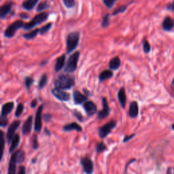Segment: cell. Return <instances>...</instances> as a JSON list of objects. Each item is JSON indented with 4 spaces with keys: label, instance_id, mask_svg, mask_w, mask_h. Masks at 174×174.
<instances>
[{
    "label": "cell",
    "instance_id": "obj_39",
    "mask_svg": "<svg viewBox=\"0 0 174 174\" xmlns=\"http://www.w3.org/2000/svg\"><path fill=\"white\" fill-rule=\"evenodd\" d=\"M103 2L108 8H111L114 5V3L116 2V0H104Z\"/></svg>",
    "mask_w": 174,
    "mask_h": 174
},
{
    "label": "cell",
    "instance_id": "obj_21",
    "mask_svg": "<svg viewBox=\"0 0 174 174\" xmlns=\"http://www.w3.org/2000/svg\"><path fill=\"white\" fill-rule=\"evenodd\" d=\"M63 130L65 131H70L72 130H75L78 132H81L82 128L76 122H72V123L65 125L63 127Z\"/></svg>",
    "mask_w": 174,
    "mask_h": 174
},
{
    "label": "cell",
    "instance_id": "obj_18",
    "mask_svg": "<svg viewBox=\"0 0 174 174\" xmlns=\"http://www.w3.org/2000/svg\"><path fill=\"white\" fill-rule=\"evenodd\" d=\"M14 103L13 102H8L6 104L3 105L2 107V113L1 116L6 117L8 114L12 112V110L14 108Z\"/></svg>",
    "mask_w": 174,
    "mask_h": 174
},
{
    "label": "cell",
    "instance_id": "obj_36",
    "mask_svg": "<svg viewBox=\"0 0 174 174\" xmlns=\"http://www.w3.org/2000/svg\"><path fill=\"white\" fill-rule=\"evenodd\" d=\"M143 49L145 53H149L150 52L151 47L150 45L147 40H144L143 42Z\"/></svg>",
    "mask_w": 174,
    "mask_h": 174
},
{
    "label": "cell",
    "instance_id": "obj_31",
    "mask_svg": "<svg viewBox=\"0 0 174 174\" xmlns=\"http://www.w3.org/2000/svg\"><path fill=\"white\" fill-rule=\"evenodd\" d=\"M8 174H16V163L15 162H14L12 161H10Z\"/></svg>",
    "mask_w": 174,
    "mask_h": 174
},
{
    "label": "cell",
    "instance_id": "obj_26",
    "mask_svg": "<svg viewBox=\"0 0 174 174\" xmlns=\"http://www.w3.org/2000/svg\"><path fill=\"white\" fill-rule=\"evenodd\" d=\"M20 142V137L19 135H16L14 137L12 142H11V145L10 147V152L12 153L16 148L18 147Z\"/></svg>",
    "mask_w": 174,
    "mask_h": 174
},
{
    "label": "cell",
    "instance_id": "obj_17",
    "mask_svg": "<svg viewBox=\"0 0 174 174\" xmlns=\"http://www.w3.org/2000/svg\"><path fill=\"white\" fill-rule=\"evenodd\" d=\"M139 114V106L138 104L136 101H133L130 104L129 115L131 118H136Z\"/></svg>",
    "mask_w": 174,
    "mask_h": 174
},
{
    "label": "cell",
    "instance_id": "obj_35",
    "mask_svg": "<svg viewBox=\"0 0 174 174\" xmlns=\"http://www.w3.org/2000/svg\"><path fill=\"white\" fill-rule=\"evenodd\" d=\"M65 6L68 8H72L76 5L75 0H63Z\"/></svg>",
    "mask_w": 174,
    "mask_h": 174
},
{
    "label": "cell",
    "instance_id": "obj_48",
    "mask_svg": "<svg viewBox=\"0 0 174 174\" xmlns=\"http://www.w3.org/2000/svg\"><path fill=\"white\" fill-rule=\"evenodd\" d=\"M37 104H38V102H37V100L36 99H34V100L32 101V102H31V107H35Z\"/></svg>",
    "mask_w": 174,
    "mask_h": 174
},
{
    "label": "cell",
    "instance_id": "obj_3",
    "mask_svg": "<svg viewBox=\"0 0 174 174\" xmlns=\"http://www.w3.org/2000/svg\"><path fill=\"white\" fill-rule=\"evenodd\" d=\"M48 17V13L46 12H42L39 15H36L31 21L25 24L23 28L25 30H30L35 27L36 25L41 24L42 22L46 21Z\"/></svg>",
    "mask_w": 174,
    "mask_h": 174
},
{
    "label": "cell",
    "instance_id": "obj_19",
    "mask_svg": "<svg viewBox=\"0 0 174 174\" xmlns=\"http://www.w3.org/2000/svg\"><path fill=\"white\" fill-rule=\"evenodd\" d=\"M118 99L120 104H121L122 107L124 108L125 107V105H126V103H127L126 93H125V90L124 88H121V89L118 90Z\"/></svg>",
    "mask_w": 174,
    "mask_h": 174
},
{
    "label": "cell",
    "instance_id": "obj_45",
    "mask_svg": "<svg viewBox=\"0 0 174 174\" xmlns=\"http://www.w3.org/2000/svg\"><path fill=\"white\" fill-rule=\"evenodd\" d=\"M18 174H25V168L24 166H20Z\"/></svg>",
    "mask_w": 174,
    "mask_h": 174
},
{
    "label": "cell",
    "instance_id": "obj_6",
    "mask_svg": "<svg viewBox=\"0 0 174 174\" xmlns=\"http://www.w3.org/2000/svg\"><path fill=\"white\" fill-rule=\"evenodd\" d=\"M116 122L115 121H111L105 124L104 126L101 127L99 130V135L101 138H105L111 131L116 127Z\"/></svg>",
    "mask_w": 174,
    "mask_h": 174
},
{
    "label": "cell",
    "instance_id": "obj_41",
    "mask_svg": "<svg viewBox=\"0 0 174 174\" xmlns=\"http://www.w3.org/2000/svg\"><path fill=\"white\" fill-rule=\"evenodd\" d=\"M33 149H37L38 148V138H37L36 135H34L33 137Z\"/></svg>",
    "mask_w": 174,
    "mask_h": 174
},
{
    "label": "cell",
    "instance_id": "obj_22",
    "mask_svg": "<svg viewBox=\"0 0 174 174\" xmlns=\"http://www.w3.org/2000/svg\"><path fill=\"white\" fill-rule=\"evenodd\" d=\"M65 61V55H61V56H59L57 59H56L55 67V70L56 72H59V71L64 67Z\"/></svg>",
    "mask_w": 174,
    "mask_h": 174
},
{
    "label": "cell",
    "instance_id": "obj_29",
    "mask_svg": "<svg viewBox=\"0 0 174 174\" xmlns=\"http://www.w3.org/2000/svg\"><path fill=\"white\" fill-rule=\"evenodd\" d=\"M52 26H53V24L51 23V22H50V23H48L47 25H46L45 26L42 27V28L39 29V33H40L41 35H43V34L48 32V31L51 29Z\"/></svg>",
    "mask_w": 174,
    "mask_h": 174
},
{
    "label": "cell",
    "instance_id": "obj_49",
    "mask_svg": "<svg viewBox=\"0 0 174 174\" xmlns=\"http://www.w3.org/2000/svg\"><path fill=\"white\" fill-rule=\"evenodd\" d=\"M171 88H172V93H173V96H174V78H173V79L172 80V83H171Z\"/></svg>",
    "mask_w": 174,
    "mask_h": 174
},
{
    "label": "cell",
    "instance_id": "obj_37",
    "mask_svg": "<svg viewBox=\"0 0 174 174\" xmlns=\"http://www.w3.org/2000/svg\"><path fill=\"white\" fill-rule=\"evenodd\" d=\"M34 82L33 79L32 78H30V77H27V78H25V87L27 88V89H29V88L31 87V85L33 84V83Z\"/></svg>",
    "mask_w": 174,
    "mask_h": 174
},
{
    "label": "cell",
    "instance_id": "obj_40",
    "mask_svg": "<svg viewBox=\"0 0 174 174\" xmlns=\"http://www.w3.org/2000/svg\"><path fill=\"white\" fill-rule=\"evenodd\" d=\"M8 123V121L7 117L1 116V121H0V125L2 127H5Z\"/></svg>",
    "mask_w": 174,
    "mask_h": 174
},
{
    "label": "cell",
    "instance_id": "obj_23",
    "mask_svg": "<svg viewBox=\"0 0 174 174\" xmlns=\"http://www.w3.org/2000/svg\"><path fill=\"white\" fill-rule=\"evenodd\" d=\"M120 65H121V60H120L118 56L114 57L110 60L109 63V67L110 70H117L119 68Z\"/></svg>",
    "mask_w": 174,
    "mask_h": 174
},
{
    "label": "cell",
    "instance_id": "obj_14",
    "mask_svg": "<svg viewBox=\"0 0 174 174\" xmlns=\"http://www.w3.org/2000/svg\"><path fill=\"white\" fill-rule=\"evenodd\" d=\"M73 101L76 104H82L87 102V97L82 94L78 90H74L73 94Z\"/></svg>",
    "mask_w": 174,
    "mask_h": 174
},
{
    "label": "cell",
    "instance_id": "obj_15",
    "mask_svg": "<svg viewBox=\"0 0 174 174\" xmlns=\"http://www.w3.org/2000/svg\"><path fill=\"white\" fill-rule=\"evenodd\" d=\"M162 27L165 31H171L174 28V19L170 16L165 17L162 22Z\"/></svg>",
    "mask_w": 174,
    "mask_h": 174
},
{
    "label": "cell",
    "instance_id": "obj_28",
    "mask_svg": "<svg viewBox=\"0 0 174 174\" xmlns=\"http://www.w3.org/2000/svg\"><path fill=\"white\" fill-rule=\"evenodd\" d=\"M47 82H48L47 76L46 75V74H43V75L42 76L41 78L39 79L38 83V87L39 89H42V88H44L46 86V84H47Z\"/></svg>",
    "mask_w": 174,
    "mask_h": 174
},
{
    "label": "cell",
    "instance_id": "obj_42",
    "mask_svg": "<svg viewBox=\"0 0 174 174\" xmlns=\"http://www.w3.org/2000/svg\"><path fill=\"white\" fill-rule=\"evenodd\" d=\"M1 134H2V157L3 154H4V150L5 139H4V133L3 131H1Z\"/></svg>",
    "mask_w": 174,
    "mask_h": 174
},
{
    "label": "cell",
    "instance_id": "obj_12",
    "mask_svg": "<svg viewBox=\"0 0 174 174\" xmlns=\"http://www.w3.org/2000/svg\"><path fill=\"white\" fill-rule=\"evenodd\" d=\"M25 157V152L22 150H19L15 153L12 154L10 159V161L15 162L16 164L22 163V162L24 161Z\"/></svg>",
    "mask_w": 174,
    "mask_h": 174
},
{
    "label": "cell",
    "instance_id": "obj_38",
    "mask_svg": "<svg viewBox=\"0 0 174 174\" xmlns=\"http://www.w3.org/2000/svg\"><path fill=\"white\" fill-rule=\"evenodd\" d=\"M126 10H127V6H126V5H122V6H121L120 8H117V9L116 10V11H114V12H113L112 15H118V14L122 13V12H124Z\"/></svg>",
    "mask_w": 174,
    "mask_h": 174
},
{
    "label": "cell",
    "instance_id": "obj_27",
    "mask_svg": "<svg viewBox=\"0 0 174 174\" xmlns=\"http://www.w3.org/2000/svg\"><path fill=\"white\" fill-rule=\"evenodd\" d=\"M38 33H39V29H37L33 31H31L29 33L24 34L23 38L26 39H32L36 38Z\"/></svg>",
    "mask_w": 174,
    "mask_h": 174
},
{
    "label": "cell",
    "instance_id": "obj_24",
    "mask_svg": "<svg viewBox=\"0 0 174 174\" xmlns=\"http://www.w3.org/2000/svg\"><path fill=\"white\" fill-rule=\"evenodd\" d=\"M39 0H27L22 4V8L27 10H31L36 6Z\"/></svg>",
    "mask_w": 174,
    "mask_h": 174
},
{
    "label": "cell",
    "instance_id": "obj_9",
    "mask_svg": "<svg viewBox=\"0 0 174 174\" xmlns=\"http://www.w3.org/2000/svg\"><path fill=\"white\" fill-rule=\"evenodd\" d=\"M84 171L87 174H92L93 172V162L88 157H84L80 161Z\"/></svg>",
    "mask_w": 174,
    "mask_h": 174
},
{
    "label": "cell",
    "instance_id": "obj_2",
    "mask_svg": "<svg viewBox=\"0 0 174 174\" xmlns=\"http://www.w3.org/2000/svg\"><path fill=\"white\" fill-rule=\"evenodd\" d=\"M80 33L78 32H72L67 36V53H70L77 48L79 43Z\"/></svg>",
    "mask_w": 174,
    "mask_h": 174
},
{
    "label": "cell",
    "instance_id": "obj_25",
    "mask_svg": "<svg viewBox=\"0 0 174 174\" xmlns=\"http://www.w3.org/2000/svg\"><path fill=\"white\" fill-rule=\"evenodd\" d=\"M113 76V73L112 71L110 70H104V72H102L100 75H99V80L101 82L104 81L105 80H107L110 78H112Z\"/></svg>",
    "mask_w": 174,
    "mask_h": 174
},
{
    "label": "cell",
    "instance_id": "obj_32",
    "mask_svg": "<svg viewBox=\"0 0 174 174\" xmlns=\"http://www.w3.org/2000/svg\"><path fill=\"white\" fill-rule=\"evenodd\" d=\"M23 110H24L23 104H19L18 105V106H17V107H16V110L15 112V116L18 118V117H19L22 114V112H23Z\"/></svg>",
    "mask_w": 174,
    "mask_h": 174
},
{
    "label": "cell",
    "instance_id": "obj_33",
    "mask_svg": "<svg viewBox=\"0 0 174 174\" xmlns=\"http://www.w3.org/2000/svg\"><path fill=\"white\" fill-rule=\"evenodd\" d=\"M49 6L47 2H41L40 4L38 5V8H37V11L38 12H41V11L47 9V8Z\"/></svg>",
    "mask_w": 174,
    "mask_h": 174
},
{
    "label": "cell",
    "instance_id": "obj_44",
    "mask_svg": "<svg viewBox=\"0 0 174 174\" xmlns=\"http://www.w3.org/2000/svg\"><path fill=\"white\" fill-rule=\"evenodd\" d=\"M167 9L169 11H174V0L167 5Z\"/></svg>",
    "mask_w": 174,
    "mask_h": 174
},
{
    "label": "cell",
    "instance_id": "obj_16",
    "mask_svg": "<svg viewBox=\"0 0 174 174\" xmlns=\"http://www.w3.org/2000/svg\"><path fill=\"white\" fill-rule=\"evenodd\" d=\"M32 122H33V117L30 116L29 118L26 120V121H25L23 125V127H22V132L24 135H28V134L30 133L31 128H32Z\"/></svg>",
    "mask_w": 174,
    "mask_h": 174
},
{
    "label": "cell",
    "instance_id": "obj_11",
    "mask_svg": "<svg viewBox=\"0 0 174 174\" xmlns=\"http://www.w3.org/2000/svg\"><path fill=\"white\" fill-rule=\"evenodd\" d=\"M102 103H103V110H101L98 114V118L99 120L105 118L106 117L109 116L110 113V108L108 106L107 99L105 97L102 98Z\"/></svg>",
    "mask_w": 174,
    "mask_h": 174
},
{
    "label": "cell",
    "instance_id": "obj_50",
    "mask_svg": "<svg viewBox=\"0 0 174 174\" xmlns=\"http://www.w3.org/2000/svg\"><path fill=\"white\" fill-rule=\"evenodd\" d=\"M172 129L174 131V124L172 125Z\"/></svg>",
    "mask_w": 174,
    "mask_h": 174
},
{
    "label": "cell",
    "instance_id": "obj_30",
    "mask_svg": "<svg viewBox=\"0 0 174 174\" xmlns=\"http://www.w3.org/2000/svg\"><path fill=\"white\" fill-rule=\"evenodd\" d=\"M106 150H107V147L104 142H100V143H99L97 145L96 150L97 153L102 152Z\"/></svg>",
    "mask_w": 174,
    "mask_h": 174
},
{
    "label": "cell",
    "instance_id": "obj_5",
    "mask_svg": "<svg viewBox=\"0 0 174 174\" xmlns=\"http://www.w3.org/2000/svg\"><path fill=\"white\" fill-rule=\"evenodd\" d=\"M24 22L22 21H17L13 22L7 27V29L4 31V36L6 38H12L15 35L16 31L21 27H24Z\"/></svg>",
    "mask_w": 174,
    "mask_h": 174
},
{
    "label": "cell",
    "instance_id": "obj_20",
    "mask_svg": "<svg viewBox=\"0 0 174 174\" xmlns=\"http://www.w3.org/2000/svg\"><path fill=\"white\" fill-rule=\"evenodd\" d=\"M12 5L11 4H5L0 8V16L2 19L5 18L12 10Z\"/></svg>",
    "mask_w": 174,
    "mask_h": 174
},
{
    "label": "cell",
    "instance_id": "obj_10",
    "mask_svg": "<svg viewBox=\"0 0 174 174\" xmlns=\"http://www.w3.org/2000/svg\"><path fill=\"white\" fill-rule=\"evenodd\" d=\"M43 105H40L38 107V111L36 112V118H35V125H34V129L36 132L39 133L41 131L42 127V112Z\"/></svg>",
    "mask_w": 174,
    "mask_h": 174
},
{
    "label": "cell",
    "instance_id": "obj_43",
    "mask_svg": "<svg viewBox=\"0 0 174 174\" xmlns=\"http://www.w3.org/2000/svg\"><path fill=\"white\" fill-rule=\"evenodd\" d=\"M74 114H75L76 118H78L80 121H83V116H82V114H81L80 113L78 112H77V111H75V112H74Z\"/></svg>",
    "mask_w": 174,
    "mask_h": 174
},
{
    "label": "cell",
    "instance_id": "obj_46",
    "mask_svg": "<svg viewBox=\"0 0 174 174\" xmlns=\"http://www.w3.org/2000/svg\"><path fill=\"white\" fill-rule=\"evenodd\" d=\"M51 118H52V116H51L50 114H45L44 116V118L45 120V121H46V122L50 121Z\"/></svg>",
    "mask_w": 174,
    "mask_h": 174
},
{
    "label": "cell",
    "instance_id": "obj_8",
    "mask_svg": "<svg viewBox=\"0 0 174 174\" xmlns=\"http://www.w3.org/2000/svg\"><path fill=\"white\" fill-rule=\"evenodd\" d=\"M20 125H21V122L19 121H15L10 125L6 134L8 143L12 142L13 138L15 137V133L16 132V131L19 127Z\"/></svg>",
    "mask_w": 174,
    "mask_h": 174
},
{
    "label": "cell",
    "instance_id": "obj_7",
    "mask_svg": "<svg viewBox=\"0 0 174 174\" xmlns=\"http://www.w3.org/2000/svg\"><path fill=\"white\" fill-rule=\"evenodd\" d=\"M52 93L56 99L60 101H67L70 99V94L65 92L63 90L55 88L52 90Z\"/></svg>",
    "mask_w": 174,
    "mask_h": 174
},
{
    "label": "cell",
    "instance_id": "obj_13",
    "mask_svg": "<svg viewBox=\"0 0 174 174\" xmlns=\"http://www.w3.org/2000/svg\"><path fill=\"white\" fill-rule=\"evenodd\" d=\"M84 109L88 116H92L97 112V106L93 101H87L84 104Z\"/></svg>",
    "mask_w": 174,
    "mask_h": 174
},
{
    "label": "cell",
    "instance_id": "obj_4",
    "mask_svg": "<svg viewBox=\"0 0 174 174\" xmlns=\"http://www.w3.org/2000/svg\"><path fill=\"white\" fill-rule=\"evenodd\" d=\"M80 53L75 52L73 55H71L69 59H68L67 63L65 67V72L67 73H72L76 70L77 65H78V62L79 60Z\"/></svg>",
    "mask_w": 174,
    "mask_h": 174
},
{
    "label": "cell",
    "instance_id": "obj_34",
    "mask_svg": "<svg viewBox=\"0 0 174 174\" xmlns=\"http://www.w3.org/2000/svg\"><path fill=\"white\" fill-rule=\"evenodd\" d=\"M101 25L103 27H107L110 25V16L109 15H106L105 16H104L103 18V21H102V23Z\"/></svg>",
    "mask_w": 174,
    "mask_h": 174
},
{
    "label": "cell",
    "instance_id": "obj_47",
    "mask_svg": "<svg viewBox=\"0 0 174 174\" xmlns=\"http://www.w3.org/2000/svg\"><path fill=\"white\" fill-rule=\"evenodd\" d=\"M134 135H135V134H133V135H129V136H125V138L124 139V140L123 142H127L129 140V139H131V138H133Z\"/></svg>",
    "mask_w": 174,
    "mask_h": 174
},
{
    "label": "cell",
    "instance_id": "obj_1",
    "mask_svg": "<svg viewBox=\"0 0 174 174\" xmlns=\"http://www.w3.org/2000/svg\"><path fill=\"white\" fill-rule=\"evenodd\" d=\"M55 87L61 90H67L72 88L75 84V80L72 76L68 74H61L55 81Z\"/></svg>",
    "mask_w": 174,
    "mask_h": 174
}]
</instances>
